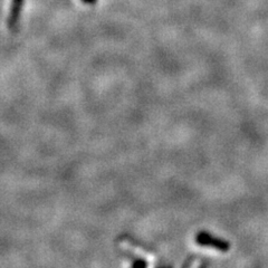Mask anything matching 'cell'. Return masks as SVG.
<instances>
[{
  "mask_svg": "<svg viewBox=\"0 0 268 268\" xmlns=\"http://www.w3.org/2000/svg\"><path fill=\"white\" fill-rule=\"evenodd\" d=\"M22 6H24V0H12L11 1L10 11H9L8 20H7V25L9 29L15 30L18 22H19Z\"/></svg>",
  "mask_w": 268,
  "mask_h": 268,
  "instance_id": "cell-1",
  "label": "cell"
},
{
  "mask_svg": "<svg viewBox=\"0 0 268 268\" xmlns=\"http://www.w3.org/2000/svg\"><path fill=\"white\" fill-rule=\"evenodd\" d=\"M84 2H86V3H94L95 2V0H83Z\"/></svg>",
  "mask_w": 268,
  "mask_h": 268,
  "instance_id": "cell-2",
  "label": "cell"
}]
</instances>
